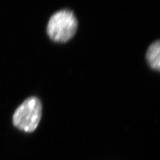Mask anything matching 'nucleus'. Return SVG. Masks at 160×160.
<instances>
[{
	"label": "nucleus",
	"instance_id": "obj_2",
	"mask_svg": "<svg viewBox=\"0 0 160 160\" xmlns=\"http://www.w3.org/2000/svg\"><path fill=\"white\" fill-rule=\"evenodd\" d=\"M42 116V104L36 97L26 99L16 109L13 116V124L24 132L31 133L36 129Z\"/></svg>",
	"mask_w": 160,
	"mask_h": 160
},
{
	"label": "nucleus",
	"instance_id": "obj_1",
	"mask_svg": "<svg viewBox=\"0 0 160 160\" xmlns=\"http://www.w3.org/2000/svg\"><path fill=\"white\" fill-rule=\"evenodd\" d=\"M78 21L74 13L68 9L60 10L50 18L47 33L52 41L65 43L71 39L76 33Z\"/></svg>",
	"mask_w": 160,
	"mask_h": 160
},
{
	"label": "nucleus",
	"instance_id": "obj_3",
	"mask_svg": "<svg viewBox=\"0 0 160 160\" xmlns=\"http://www.w3.org/2000/svg\"><path fill=\"white\" fill-rule=\"evenodd\" d=\"M146 59L150 67L160 72V40L155 42L149 47Z\"/></svg>",
	"mask_w": 160,
	"mask_h": 160
}]
</instances>
